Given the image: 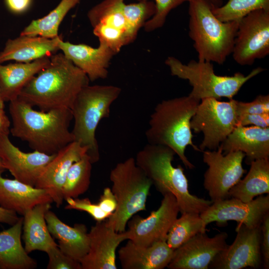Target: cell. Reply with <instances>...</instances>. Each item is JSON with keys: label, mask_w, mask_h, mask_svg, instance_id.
Returning <instances> with one entry per match:
<instances>
[{"label": "cell", "mask_w": 269, "mask_h": 269, "mask_svg": "<svg viewBox=\"0 0 269 269\" xmlns=\"http://www.w3.org/2000/svg\"><path fill=\"white\" fill-rule=\"evenodd\" d=\"M12 121L10 133L27 142L34 150L54 154L74 141L69 130L73 116L70 109L37 111L17 98L9 102Z\"/></svg>", "instance_id": "6da1fadb"}, {"label": "cell", "mask_w": 269, "mask_h": 269, "mask_svg": "<svg viewBox=\"0 0 269 269\" xmlns=\"http://www.w3.org/2000/svg\"><path fill=\"white\" fill-rule=\"evenodd\" d=\"M50 58L48 65L27 83L18 98L43 112L71 109L78 93L90 81L62 53Z\"/></svg>", "instance_id": "7a4b0ae2"}, {"label": "cell", "mask_w": 269, "mask_h": 269, "mask_svg": "<svg viewBox=\"0 0 269 269\" xmlns=\"http://www.w3.org/2000/svg\"><path fill=\"white\" fill-rule=\"evenodd\" d=\"M175 154L167 146L147 143L137 153L135 160L158 192L163 196L169 193L175 196L181 214H201L213 202L189 192L183 168L172 165Z\"/></svg>", "instance_id": "3957f363"}, {"label": "cell", "mask_w": 269, "mask_h": 269, "mask_svg": "<svg viewBox=\"0 0 269 269\" xmlns=\"http://www.w3.org/2000/svg\"><path fill=\"white\" fill-rule=\"evenodd\" d=\"M200 101L190 96L163 100L155 107L145 135L148 143L165 145L178 155L184 166L195 167L185 156L188 145L200 151L193 142L190 121Z\"/></svg>", "instance_id": "277c9868"}, {"label": "cell", "mask_w": 269, "mask_h": 269, "mask_svg": "<svg viewBox=\"0 0 269 269\" xmlns=\"http://www.w3.org/2000/svg\"><path fill=\"white\" fill-rule=\"evenodd\" d=\"M189 35L198 60L222 64L232 54L238 21L223 22L206 0H189Z\"/></svg>", "instance_id": "5b68a950"}, {"label": "cell", "mask_w": 269, "mask_h": 269, "mask_svg": "<svg viewBox=\"0 0 269 269\" xmlns=\"http://www.w3.org/2000/svg\"><path fill=\"white\" fill-rule=\"evenodd\" d=\"M122 90L113 85H93L83 88L71 108L74 126L71 131L74 141L88 148L87 154L92 163L100 159L96 131L100 122L110 116L112 104Z\"/></svg>", "instance_id": "8992f818"}, {"label": "cell", "mask_w": 269, "mask_h": 269, "mask_svg": "<svg viewBox=\"0 0 269 269\" xmlns=\"http://www.w3.org/2000/svg\"><path fill=\"white\" fill-rule=\"evenodd\" d=\"M110 179L117 206L106 221L115 231L124 232L129 220L136 213L146 210L152 184L133 157L117 163L110 172Z\"/></svg>", "instance_id": "52a82bcc"}, {"label": "cell", "mask_w": 269, "mask_h": 269, "mask_svg": "<svg viewBox=\"0 0 269 269\" xmlns=\"http://www.w3.org/2000/svg\"><path fill=\"white\" fill-rule=\"evenodd\" d=\"M165 63L169 67L172 75L189 81L192 87L189 95L200 101L208 98L232 99L245 83L264 70L259 67L247 76L240 72L231 76H220L215 73L210 62L192 60L185 64L170 56Z\"/></svg>", "instance_id": "ba28073f"}, {"label": "cell", "mask_w": 269, "mask_h": 269, "mask_svg": "<svg viewBox=\"0 0 269 269\" xmlns=\"http://www.w3.org/2000/svg\"><path fill=\"white\" fill-rule=\"evenodd\" d=\"M236 100L220 101L208 98L202 99L190 121V128L196 133H202L200 151L216 150L236 127Z\"/></svg>", "instance_id": "9c48e42d"}, {"label": "cell", "mask_w": 269, "mask_h": 269, "mask_svg": "<svg viewBox=\"0 0 269 269\" xmlns=\"http://www.w3.org/2000/svg\"><path fill=\"white\" fill-rule=\"evenodd\" d=\"M202 152L203 161L208 166L203 185L210 200L214 202L230 198V190L246 172L242 166L245 154L236 151L223 154L220 146L216 150Z\"/></svg>", "instance_id": "30bf717a"}, {"label": "cell", "mask_w": 269, "mask_h": 269, "mask_svg": "<svg viewBox=\"0 0 269 269\" xmlns=\"http://www.w3.org/2000/svg\"><path fill=\"white\" fill-rule=\"evenodd\" d=\"M232 54L242 66L251 65L269 54V10H256L239 21Z\"/></svg>", "instance_id": "8fae6325"}, {"label": "cell", "mask_w": 269, "mask_h": 269, "mask_svg": "<svg viewBox=\"0 0 269 269\" xmlns=\"http://www.w3.org/2000/svg\"><path fill=\"white\" fill-rule=\"evenodd\" d=\"M124 0H104L88 12L93 33L99 42L106 44L116 54L136 37L124 16Z\"/></svg>", "instance_id": "7c38bea8"}, {"label": "cell", "mask_w": 269, "mask_h": 269, "mask_svg": "<svg viewBox=\"0 0 269 269\" xmlns=\"http://www.w3.org/2000/svg\"><path fill=\"white\" fill-rule=\"evenodd\" d=\"M159 208L145 218L134 215L128 221V229L124 232L127 240L135 244L148 247L166 240L168 232L179 213L175 196L166 194Z\"/></svg>", "instance_id": "4fadbf2b"}, {"label": "cell", "mask_w": 269, "mask_h": 269, "mask_svg": "<svg viewBox=\"0 0 269 269\" xmlns=\"http://www.w3.org/2000/svg\"><path fill=\"white\" fill-rule=\"evenodd\" d=\"M236 237L230 245L218 253L208 269L260 268L262 265L261 226L250 228L238 224Z\"/></svg>", "instance_id": "5bb4252c"}, {"label": "cell", "mask_w": 269, "mask_h": 269, "mask_svg": "<svg viewBox=\"0 0 269 269\" xmlns=\"http://www.w3.org/2000/svg\"><path fill=\"white\" fill-rule=\"evenodd\" d=\"M269 212L268 194L260 195L249 202L233 197L216 201L200 215L206 226L213 222L223 225L229 221H235L238 224L256 228L261 226L264 217Z\"/></svg>", "instance_id": "9a60e30c"}, {"label": "cell", "mask_w": 269, "mask_h": 269, "mask_svg": "<svg viewBox=\"0 0 269 269\" xmlns=\"http://www.w3.org/2000/svg\"><path fill=\"white\" fill-rule=\"evenodd\" d=\"M228 234L221 232L209 237L199 233L174 250L167 268L170 269H208L215 256L228 245Z\"/></svg>", "instance_id": "2e32d148"}, {"label": "cell", "mask_w": 269, "mask_h": 269, "mask_svg": "<svg viewBox=\"0 0 269 269\" xmlns=\"http://www.w3.org/2000/svg\"><path fill=\"white\" fill-rule=\"evenodd\" d=\"M55 154L36 150L24 152L12 143L8 135H0V158L4 168L14 179L29 185L35 186L44 167Z\"/></svg>", "instance_id": "e0dca14e"}, {"label": "cell", "mask_w": 269, "mask_h": 269, "mask_svg": "<svg viewBox=\"0 0 269 269\" xmlns=\"http://www.w3.org/2000/svg\"><path fill=\"white\" fill-rule=\"evenodd\" d=\"M89 233V249L80 261L82 269H117L116 250L127 240L125 232L119 233L107 221L97 222Z\"/></svg>", "instance_id": "ac0fdd59"}, {"label": "cell", "mask_w": 269, "mask_h": 269, "mask_svg": "<svg viewBox=\"0 0 269 269\" xmlns=\"http://www.w3.org/2000/svg\"><path fill=\"white\" fill-rule=\"evenodd\" d=\"M88 148L73 141L57 152L44 167L34 187L44 190L57 207L63 203L62 189L71 166L87 154Z\"/></svg>", "instance_id": "d6986e66"}, {"label": "cell", "mask_w": 269, "mask_h": 269, "mask_svg": "<svg viewBox=\"0 0 269 269\" xmlns=\"http://www.w3.org/2000/svg\"><path fill=\"white\" fill-rule=\"evenodd\" d=\"M59 50L76 66L83 71L90 81L105 79L110 61L116 53L106 44L99 42L97 48L84 44H73L61 39Z\"/></svg>", "instance_id": "ffe728a7"}, {"label": "cell", "mask_w": 269, "mask_h": 269, "mask_svg": "<svg viewBox=\"0 0 269 269\" xmlns=\"http://www.w3.org/2000/svg\"><path fill=\"white\" fill-rule=\"evenodd\" d=\"M223 154L241 151L245 154V162L269 158V128L237 126L220 144Z\"/></svg>", "instance_id": "44dd1931"}, {"label": "cell", "mask_w": 269, "mask_h": 269, "mask_svg": "<svg viewBox=\"0 0 269 269\" xmlns=\"http://www.w3.org/2000/svg\"><path fill=\"white\" fill-rule=\"evenodd\" d=\"M173 252L166 240L143 247L129 240L118 254L123 269H163L167 267Z\"/></svg>", "instance_id": "7402d4cb"}, {"label": "cell", "mask_w": 269, "mask_h": 269, "mask_svg": "<svg viewBox=\"0 0 269 269\" xmlns=\"http://www.w3.org/2000/svg\"><path fill=\"white\" fill-rule=\"evenodd\" d=\"M4 170L0 168V207L23 216L26 211L36 205L53 202L44 190L15 179L3 177Z\"/></svg>", "instance_id": "603a6c76"}, {"label": "cell", "mask_w": 269, "mask_h": 269, "mask_svg": "<svg viewBox=\"0 0 269 269\" xmlns=\"http://www.w3.org/2000/svg\"><path fill=\"white\" fill-rule=\"evenodd\" d=\"M62 39L60 35L54 38H47L21 35L14 39H8L0 52V64L9 60L29 63L50 56L51 53L59 50L58 43Z\"/></svg>", "instance_id": "cb8c5ba5"}, {"label": "cell", "mask_w": 269, "mask_h": 269, "mask_svg": "<svg viewBox=\"0 0 269 269\" xmlns=\"http://www.w3.org/2000/svg\"><path fill=\"white\" fill-rule=\"evenodd\" d=\"M45 218L50 233L58 241V246L60 250L80 262L89 249L87 227L80 223L70 226L50 210L46 213Z\"/></svg>", "instance_id": "d4e9b609"}, {"label": "cell", "mask_w": 269, "mask_h": 269, "mask_svg": "<svg viewBox=\"0 0 269 269\" xmlns=\"http://www.w3.org/2000/svg\"><path fill=\"white\" fill-rule=\"evenodd\" d=\"M50 56L29 63L0 64V91L3 101L10 102L17 99L27 83L48 65Z\"/></svg>", "instance_id": "484cf974"}, {"label": "cell", "mask_w": 269, "mask_h": 269, "mask_svg": "<svg viewBox=\"0 0 269 269\" xmlns=\"http://www.w3.org/2000/svg\"><path fill=\"white\" fill-rule=\"evenodd\" d=\"M51 204L36 205L23 216L24 248L28 254L36 250L46 253L51 247L58 245L49 231L45 218Z\"/></svg>", "instance_id": "4316f807"}, {"label": "cell", "mask_w": 269, "mask_h": 269, "mask_svg": "<svg viewBox=\"0 0 269 269\" xmlns=\"http://www.w3.org/2000/svg\"><path fill=\"white\" fill-rule=\"evenodd\" d=\"M23 217L0 232V269H32L37 262L22 246L21 237Z\"/></svg>", "instance_id": "83f0119b"}, {"label": "cell", "mask_w": 269, "mask_h": 269, "mask_svg": "<svg viewBox=\"0 0 269 269\" xmlns=\"http://www.w3.org/2000/svg\"><path fill=\"white\" fill-rule=\"evenodd\" d=\"M246 176L229 191V197L244 202L252 201L255 197L269 193V158L252 161Z\"/></svg>", "instance_id": "f1b7e54d"}, {"label": "cell", "mask_w": 269, "mask_h": 269, "mask_svg": "<svg viewBox=\"0 0 269 269\" xmlns=\"http://www.w3.org/2000/svg\"><path fill=\"white\" fill-rule=\"evenodd\" d=\"M81 0H61L58 4L44 17L33 20L21 31L20 35L39 36L54 38L59 36L60 23L68 12Z\"/></svg>", "instance_id": "f546056e"}, {"label": "cell", "mask_w": 269, "mask_h": 269, "mask_svg": "<svg viewBox=\"0 0 269 269\" xmlns=\"http://www.w3.org/2000/svg\"><path fill=\"white\" fill-rule=\"evenodd\" d=\"M206 227L200 214H181L170 227L166 242L169 247L174 250L196 234L205 232Z\"/></svg>", "instance_id": "4dcf8cb0"}, {"label": "cell", "mask_w": 269, "mask_h": 269, "mask_svg": "<svg viewBox=\"0 0 269 269\" xmlns=\"http://www.w3.org/2000/svg\"><path fill=\"white\" fill-rule=\"evenodd\" d=\"M92 164L86 154L71 166L62 186L64 200L77 198L86 192L90 184Z\"/></svg>", "instance_id": "1f68e13d"}, {"label": "cell", "mask_w": 269, "mask_h": 269, "mask_svg": "<svg viewBox=\"0 0 269 269\" xmlns=\"http://www.w3.org/2000/svg\"><path fill=\"white\" fill-rule=\"evenodd\" d=\"M259 9L269 10V0H228L223 5L212 7L214 14L223 22H239L250 12Z\"/></svg>", "instance_id": "d6a6232c"}, {"label": "cell", "mask_w": 269, "mask_h": 269, "mask_svg": "<svg viewBox=\"0 0 269 269\" xmlns=\"http://www.w3.org/2000/svg\"><path fill=\"white\" fill-rule=\"evenodd\" d=\"M122 10L131 29L137 35L139 29L155 13V5L153 1L142 0L136 3H124Z\"/></svg>", "instance_id": "836d02e7"}, {"label": "cell", "mask_w": 269, "mask_h": 269, "mask_svg": "<svg viewBox=\"0 0 269 269\" xmlns=\"http://www.w3.org/2000/svg\"><path fill=\"white\" fill-rule=\"evenodd\" d=\"M154 0L155 2V13L145 22L143 26L145 31L147 32H151L161 27L164 25L169 12L184 2L188 1L189 0Z\"/></svg>", "instance_id": "e575fe53"}, {"label": "cell", "mask_w": 269, "mask_h": 269, "mask_svg": "<svg viewBox=\"0 0 269 269\" xmlns=\"http://www.w3.org/2000/svg\"><path fill=\"white\" fill-rule=\"evenodd\" d=\"M67 205L66 209H74L88 213L97 222H100L108 219L110 215L104 212L98 203H92L89 198L79 199L68 198L66 200Z\"/></svg>", "instance_id": "d590c367"}, {"label": "cell", "mask_w": 269, "mask_h": 269, "mask_svg": "<svg viewBox=\"0 0 269 269\" xmlns=\"http://www.w3.org/2000/svg\"><path fill=\"white\" fill-rule=\"evenodd\" d=\"M46 253L49 258L47 269H82L79 261L63 253L58 245L51 247Z\"/></svg>", "instance_id": "8d00e7d4"}, {"label": "cell", "mask_w": 269, "mask_h": 269, "mask_svg": "<svg viewBox=\"0 0 269 269\" xmlns=\"http://www.w3.org/2000/svg\"><path fill=\"white\" fill-rule=\"evenodd\" d=\"M237 117L243 114L269 113V95H260L250 102L236 101Z\"/></svg>", "instance_id": "74e56055"}, {"label": "cell", "mask_w": 269, "mask_h": 269, "mask_svg": "<svg viewBox=\"0 0 269 269\" xmlns=\"http://www.w3.org/2000/svg\"><path fill=\"white\" fill-rule=\"evenodd\" d=\"M261 251L262 265L265 269L269 268V212L264 217L261 225Z\"/></svg>", "instance_id": "f35d334b"}, {"label": "cell", "mask_w": 269, "mask_h": 269, "mask_svg": "<svg viewBox=\"0 0 269 269\" xmlns=\"http://www.w3.org/2000/svg\"><path fill=\"white\" fill-rule=\"evenodd\" d=\"M253 125L263 128H269V113L243 114L237 117V126Z\"/></svg>", "instance_id": "ab89813d"}, {"label": "cell", "mask_w": 269, "mask_h": 269, "mask_svg": "<svg viewBox=\"0 0 269 269\" xmlns=\"http://www.w3.org/2000/svg\"><path fill=\"white\" fill-rule=\"evenodd\" d=\"M100 207L110 216L115 211L117 202L116 198L109 187H106L98 203Z\"/></svg>", "instance_id": "60d3db41"}, {"label": "cell", "mask_w": 269, "mask_h": 269, "mask_svg": "<svg viewBox=\"0 0 269 269\" xmlns=\"http://www.w3.org/2000/svg\"><path fill=\"white\" fill-rule=\"evenodd\" d=\"M7 9L14 14H21L30 7L32 0H4Z\"/></svg>", "instance_id": "b9f144b4"}, {"label": "cell", "mask_w": 269, "mask_h": 269, "mask_svg": "<svg viewBox=\"0 0 269 269\" xmlns=\"http://www.w3.org/2000/svg\"><path fill=\"white\" fill-rule=\"evenodd\" d=\"M19 218L15 212L0 207V223L11 226L18 221Z\"/></svg>", "instance_id": "7bdbcfd3"}, {"label": "cell", "mask_w": 269, "mask_h": 269, "mask_svg": "<svg viewBox=\"0 0 269 269\" xmlns=\"http://www.w3.org/2000/svg\"><path fill=\"white\" fill-rule=\"evenodd\" d=\"M10 122L5 114L3 108L0 107V135H9Z\"/></svg>", "instance_id": "ee69618b"}, {"label": "cell", "mask_w": 269, "mask_h": 269, "mask_svg": "<svg viewBox=\"0 0 269 269\" xmlns=\"http://www.w3.org/2000/svg\"><path fill=\"white\" fill-rule=\"evenodd\" d=\"M212 7H219L222 5L223 0H206Z\"/></svg>", "instance_id": "f6af8a7d"}, {"label": "cell", "mask_w": 269, "mask_h": 269, "mask_svg": "<svg viewBox=\"0 0 269 269\" xmlns=\"http://www.w3.org/2000/svg\"><path fill=\"white\" fill-rule=\"evenodd\" d=\"M4 101H3L1 95H0V107L4 108Z\"/></svg>", "instance_id": "bcb514c9"}, {"label": "cell", "mask_w": 269, "mask_h": 269, "mask_svg": "<svg viewBox=\"0 0 269 269\" xmlns=\"http://www.w3.org/2000/svg\"><path fill=\"white\" fill-rule=\"evenodd\" d=\"M0 168L5 169L4 168L3 165V164L2 163V161H1V159H0Z\"/></svg>", "instance_id": "7dc6e473"}]
</instances>
